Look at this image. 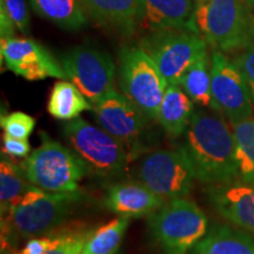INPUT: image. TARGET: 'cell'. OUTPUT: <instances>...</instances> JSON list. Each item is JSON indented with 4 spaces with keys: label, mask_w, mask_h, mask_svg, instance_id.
I'll use <instances>...</instances> for the list:
<instances>
[{
    "label": "cell",
    "mask_w": 254,
    "mask_h": 254,
    "mask_svg": "<svg viewBox=\"0 0 254 254\" xmlns=\"http://www.w3.org/2000/svg\"><path fill=\"white\" fill-rule=\"evenodd\" d=\"M184 134L185 142L182 147L196 179L207 184H225L239 177L233 132L221 118L195 111Z\"/></svg>",
    "instance_id": "cell-1"
},
{
    "label": "cell",
    "mask_w": 254,
    "mask_h": 254,
    "mask_svg": "<svg viewBox=\"0 0 254 254\" xmlns=\"http://www.w3.org/2000/svg\"><path fill=\"white\" fill-rule=\"evenodd\" d=\"M195 25L215 51L230 53L254 45V20L246 0H201Z\"/></svg>",
    "instance_id": "cell-2"
},
{
    "label": "cell",
    "mask_w": 254,
    "mask_h": 254,
    "mask_svg": "<svg viewBox=\"0 0 254 254\" xmlns=\"http://www.w3.org/2000/svg\"><path fill=\"white\" fill-rule=\"evenodd\" d=\"M27 180L33 186L52 193L79 192V182L88 166L74 150L41 133V145L28 155L24 164Z\"/></svg>",
    "instance_id": "cell-3"
},
{
    "label": "cell",
    "mask_w": 254,
    "mask_h": 254,
    "mask_svg": "<svg viewBox=\"0 0 254 254\" xmlns=\"http://www.w3.org/2000/svg\"><path fill=\"white\" fill-rule=\"evenodd\" d=\"M148 225L164 254H187L206 236L208 221L194 202L177 198L152 213Z\"/></svg>",
    "instance_id": "cell-4"
},
{
    "label": "cell",
    "mask_w": 254,
    "mask_h": 254,
    "mask_svg": "<svg viewBox=\"0 0 254 254\" xmlns=\"http://www.w3.org/2000/svg\"><path fill=\"white\" fill-rule=\"evenodd\" d=\"M119 85L123 94L148 119H158L168 84L154 60L141 47L125 46L120 51Z\"/></svg>",
    "instance_id": "cell-5"
},
{
    "label": "cell",
    "mask_w": 254,
    "mask_h": 254,
    "mask_svg": "<svg viewBox=\"0 0 254 254\" xmlns=\"http://www.w3.org/2000/svg\"><path fill=\"white\" fill-rule=\"evenodd\" d=\"M80 193H52L32 185L7 211V228L20 237L45 233L67 217Z\"/></svg>",
    "instance_id": "cell-6"
},
{
    "label": "cell",
    "mask_w": 254,
    "mask_h": 254,
    "mask_svg": "<svg viewBox=\"0 0 254 254\" xmlns=\"http://www.w3.org/2000/svg\"><path fill=\"white\" fill-rule=\"evenodd\" d=\"M140 47L154 60L168 85L178 84L190 66L207 55V43L200 33L187 30L152 32Z\"/></svg>",
    "instance_id": "cell-7"
},
{
    "label": "cell",
    "mask_w": 254,
    "mask_h": 254,
    "mask_svg": "<svg viewBox=\"0 0 254 254\" xmlns=\"http://www.w3.org/2000/svg\"><path fill=\"white\" fill-rule=\"evenodd\" d=\"M64 134L90 170L100 176H118L125 170L128 152L118 139L101 127L75 118L64 126Z\"/></svg>",
    "instance_id": "cell-8"
},
{
    "label": "cell",
    "mask_w": 254,
    "mask_h": 254,
    "mask_svg": "<svg viewBox=\"0 0 254 254\" xmlns=\"http://www.w3.org/2000/svg\"><path fill=\"white\" fill-rule=\"evenodd\" d=\"M138 176L140 183L164 200L184 198L196 179L183 147L146 155L139 166Z\"/></svg>",
    "instance_id": "cell-9"
},
{
    "label": "cell",
    "mask_w": 254,
    "mask_h": 254,
    "mask_svg": "<svg viewBox=\"0 0 254 254\" xmlns=\"http://www.w3.org/2000/svg\"><path fill=\"white\" fill-rule=\"evenodd\" d=\"M65 79L77 86L92 105L114 88L116 65L104 51L78 46L67 51L60 58Z\"/></svg>",
    "instance_id": "cell-10"
},
{
    "label": "cell",
    "mask_w": 254,
    "mask_h": 254,
    "mask_svg": "<svg viewBox=\"0 0 254 254\" xmlns=\"http://www.w3.org/2000/svg\"><path fill=\"white\" fill-rule=\"evenodd\" d=\"M213 109L224 113L231 123L253 117V100L243 72L220 51L211 58Z\"/></svg>",
    "instance_id": "cell-11"
},
{
    "label": "cell",
    "mask_w": 254,
    "mask_h": 254,
    "mask_svg": "<svg viewBox=\"0 0 254 254\" xmlns=\"http://www.w3.org/2000/svg\"><path fill=\"white\" fill-rule=\"evenodd\" d=\"M1 62L6 67L26 79L36 81L46 78L65 79L62 65L45 47L32 39L8 38L0 41Z\"/></svg>",
    "instance_id": "cell-12"
},
{
    "label": "cell",
    "mask_w": 254,
    "mask_h": 254,
    "mask_svg": "<svg viewBox=\"0 0 254 254\" xmlns=\"http://www.w3.org/2000/svg\"><path fill=\"white\" fill-rule=\"evenodd\" d=\"M93 107L95 119L101 128L118 139L126 150H131L144 131L147 117L142 111L116 90L107 93Z\"/></svg>",
    "instance_id": "cell-13"
},
{
    "label": "cell",
    "mask_w": 254,
    "mask_h": 254,
    "mask_svg": "<svg viewBox=\"0 0 254 254\" xmlns=\"http://www.w3.org/2000/svg\"><path fill=\"white\" fill-rule=\"evenodd\" d=\"M195 0H138L136 27L150 33L187 30L199 33L195 25Z\"/></svg>",
    "instance_id": "cell-14"
},
{
    "label": "cell",
    "mask_w": 254,
    "mask_h": 254,
    "mask_svg": "<svg viewBox=\"0 0 254 254\" xmlns=\"http://www.w3.org/2000/svg\"><path fill=\"white\" fill-rule=\"evenodd\" d=\"M208 195L222 217L254 233V184H217L209 187Z\"/></svg>",
    "instance_id": "cell-15"
},
{
    "label": "cell",
    "mask_w": 254,
    "mask_h": 254,
    "mask_svg": "<svg viewBox=\"0 0 254 254\" xmlns=\"http://www.w3.org/2000/svg\"><path fill=\"white\" fill-rule=\"evenodd\" d=\"M105 205L120 217L138 218L154 213L164 205V199L142 183H120L110 187Z\"/></svg>",
    "instance_id": "cell-16"
},
{
    "label": "cell",
    "mask_w": 254,
    "mask_h": 254,
    "mask_svg": "<svg viewBox=\"0 0 254 254\" xmlns=\"http://www.w3.org/2000/svg\"><path fill=\"white\" fill-rule=\"evenodd\" d=\"M85 11L94 21L123 34L136 28L138 0H80Z\"/></svg>",
    "instance_id": "cell-17"
},
{
    "label": "cell",
    "mask_w": 254,
    "mask_h": 254,
    "mask_svg": "<svg viewBox=\"0 0 254 254\" xmlns=\"http://www.w3.org/2000/svg\"><path fill=\"white\" fill-rule=\"evenodd\" d=\"M193 112L190 98L180 85L172 84L165 91L157 120L168 134L179 136L186 132Z\"/></svg>",
    "instance_id": "cell-18"
},
{
    "label": "cell",
    "mask_w": 254,
    "mask_h": 254,
    "mask_svg": "<svg viewBox=\"0 0 254 254\" xmlns=\"http://www.w3.org/2000/svg\"><path fill=\"white\" fill-rule=\"evenodd\" d=\"M30 5L39 17L63 30L78 31L87 25L88 14L80 0H30Z\"/></svg>",
    "instance_id": "cell-19"
},
{
    "label": "cell",
    "mask_w": 254,
    "mask_h": 254,
    "mask_svg": "<svg viewBox=\"0 0 254 254\" xmlns=\"http://www.w3.org/2000/svg\"><path fill=\"white\" fill-rule=\"evenodd\" d=\"M192 254H254V240L239 231L218 227L196 244Z\"/></svg>",
    "instance_id": "cell-20"
},
{
    "label": "cell",
    "mask_w": 254,
    "mask_h": 254,
    "mask_svg": "<svg viewBox=\"0 0 254 254\" xmlns=\"http://www.w3.org/2000/svg\"><path fill=\"white\" fill-rule=\"evenodd\" d=\"M93 109V105L74 84L64 80L56 82L47 104L49 113L60 120L79 118L82 112Z\"/></svg>",
    "instance_id": "cell-21"
},
{
    "label": "cell",
    "mask_w": 254,
    "mask_h": 254,
    "mask_svg": "<svg viewBox=\"0 0 254 254\" xmlns=\"http://www.w3.org/2000/svg\"><path fill=\"white\" fill-rule=\"evenodd\" d=\"M238 174L241 182L254 184V117L232 123Z\"/></svg>",
    "instance_id": "cell-22"
},
{
    "label": "cell",
    "mask_w": 254,
    "mask_h": 254,
    "mask_svg": "<svg viewBox=\"0 0 254 254\" xmlns=\"http://www.w3.org/2000/svg\"><path fill=\"white\" fill-rule=\"evenodd\" d=\"M180 86L192 101L201 106L213 107L211 65L207 55L190 66L180 81Z\"/></svg>",
    "instance_id": "cell-23"
},
{
    "label": "cell",
    "mask_w": 254,
    "mask_h": 254,
    "mask_svg": "<svg viewBox=\"0 0 254 254\" xmlns=\"http://www.w3.org/2000/svg\"><path fill=\"white\" fill-rule=\"evenodd\" d=\"M128 225L129 218L119 217L92 231L81 254H116Z\"/></svg>",
    "instance_id": "cell-24"
},
{
    "label": "cell",
    "mask_w": 254,
    "mask_h": 254,
    "mask_svg": "<svg viewBox=\"0 0 254 254\" xmlns=\"http://www.w3.org/2000/svg\"><path fill=\"white\" fill-rule=\"evenodd\" d=\"M32 186L28 182L24 167L12 163L7 159H1L0 164V202L1 214L23 196Z\"/></svg>",
    "instance_id": "cell-25"
},
{
    "label": "cell",
    "mask_w": 254,
    "mask_h": 254,
    "mask_svg": "<svg viewBox=\"0 0 254 254\" xmlns=\"http://www.w3.org/2000/svg\"><path fill=\"white\" fill-rule=\"evenodd\" d=\"M0 124L6 135L27 140L36 126V120L24 112H12L1 116Z\"/></svg>",
    "instance_id": "cell-26"
},
{
    "label": "cell",
    "mask_w": 254,
    "mask_h": 254,
    "mask_svg": "<svg viewBox=\"0 0 254 254\" xmlns=\"http://www.w3.org/2000/svg\"><path fill=\"white\" fill-rule=\"evenodd\" d=\"M91 232H71L55 237V244L46 254H81Z\"/></svg>",
    "instance_id": "cell-27"
},
{
    "label": "cell",
    "mask_w": 254,
    "mask_h": 254,
    "mask_svg": "<svg viewBox=\"0 0 254 254\" xmlns=\"http://www.w3.org/2000/svg\"><path fill=\"white\" fill-rule=\"evenodd\" d=\"M0 8L8 14L19 32H30V13L25 0H0Z\"/></svg>",
    "instance_id": "cell-28"
},
{
    "label": "cell",
    "mask_w": 254,
    "mask_h": 254,
    "mask_svg": "<svg viewBox=\"0 0 254 254\" xmlns=\"http://www.w3.org/2000/svg\"><path fill=\"white\" fill-rule=\"evenodd\" d=\"M234 63L243 72L244 77L249 85L251 97L254 104V45L244 50L239 56L234 59Z\"/></svg>",
    "instance_id": "cell-29"
},
{
    "label": "cell",
    "mask_w": 254,
    "mask_h": 254,
    "mask_svg": "<svg viewBox=\"0 0 254 254\" xmlns=\"http://www.w3.org/2000/svg\"><path fill=\"white\" fill-rule=\"evenodd\" d=\"M2 152L12 157L25 158L31 154V146L26 139H17L4 134Z\"/></svg>",
    "instance_id": "cell-30"
},
{
    "label": "cell",
    "mask_w": 254,
    "mask_h": 254,
    "mask_svg": "<svg viewBox=\"0 0 254 254\" xmlns=\"http://www.w3.org/2000/svg\"><path fill=\"white\" fill-rule=\"evenodd\" d=\"M55 244V237H41L31 239L23 250L15 254H46Z\"/></svg>",
    "instance_id": "cell-31"
},
{
    "label": "cell",
    "mask_w": 254,
    "mask_h": 254,
    "mask_svg": "<svg viewBox=\"0 0 254 254\" xmlns=\"http://www.w3.org/2000/svg\"><path fill=\"white\" fill-rule=\"evenodd\" d=\"M15 31H17V27H15L12 19L8 17V14L4 9L0 8V37H1V39L14 38Z\"/></svg>",
    "instance_id": "cell-32"
},
{
    "label": "cell",
    "mask_w": 254,
    "mask_h": 254,
    "mask_svg": "<svg viewBox=\"0 0 254 254\" xmlns=\"http://www.w3.org/2000/svg\"><path fill=\"white\" fill-rule=\"evenodd\" d=\"M246 2H247V4H249V5L253 6V7H254V0H246Z\"/></svg>",
    "instance_id": "cell-33"
},
{
    "label": "cell",
    "mask_w": 254,
    "mask_h": 254,
    "mask_svg": "<svg viewBox=\"0 0 254 254\" xmlns=\"http://www.w3.org/2000/svg\"><path fill=\"white\" fill-rule=\"evenodd\" d=\"M195 1H196V2H199V1H201V0H195Z\"/></svg>",
    "instance_id": "cell-34"
}]
</instances>
